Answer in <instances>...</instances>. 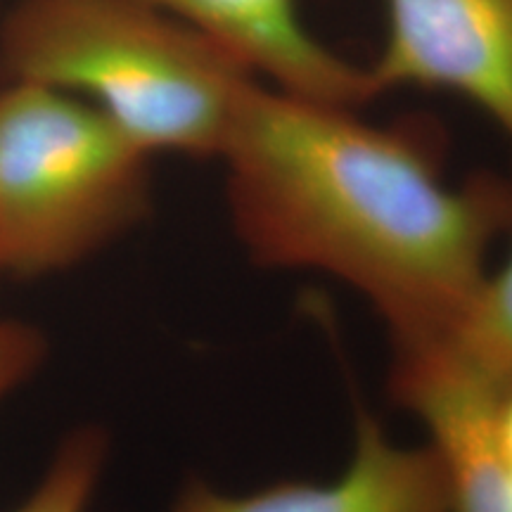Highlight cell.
<instances>
[{
	"instance_id": "1",
	"label": "cell",
	"mask_w": 512,
	"mask_h": 512,
	"mask_svg": "<svg viewBox=\"0 0 512 512\" xmlns=\"http://www.w3.org/2000/svg\"><path fill=\"white\" fill-rule=\"evenodd\" d=\"M221 162L235 233L256 264L335 275L380 313L394 349L446 339L512 226V181L451 183L422 124H368L259 79Z\"/></svg>"
},
{
	"instance_id": "2",
	"label": "cell",
	"mask_w": 512,
	"mask_h": 512,
	"mask_svg": "<svg viewBox=\"0 0 512 512\" xmlns=\"http://www.w3.org/2000/svg\"><path fill=\"white\" fill-rule=\"evenodd\" d=\"M0 69L88 102L150 157L221 159L254 81L147 0H17Z\"/></svg>"
},
{
	"instance_id": "3",
	"label": "cell",
	"mask_w": 512,
	"mask_h": 512,
	"mask_svg": "<svg viewBox=\"0 0 512 512\" xmlns=\"http://www.w3.org/2000/svg\"><path fill=\"white\" fill-rule=\"evenodd\" d=\"M150 155L105 114L36 83L0 88V275L81 264L150 211Z\"/></svg>"
},
{
	"instance_id": "4",
	"label": "cell",
	"mask_w": 512,
	"mask_h": 512,
	"mask_svg": "<svg viewBox=\"0 0 512 512\" xmlns=\"http://www.w3.org/2000/svg\"><path fill=\"white\" fill-rule=\"evenodd\" d=\"M387 38L370 64L380 93L434 88L470 100L512 147V0H384Z\"/></svg>"
},
{
	"instance_id": "5",
	"label": "cell",
	"mask_w": 512,
	"mask_h": 512,
	"mask_svg": "<svg viewBox=\"0 0 512 512\" xmlns=\"http://www.w3.org/2000/svg\"><path fill=\"white\" fill-rule=\"evenodd\" d=\"M451 486L432 444L399 446L370 413L358 415L354 458L328 484L275 482L226 494L190 479L171 512H448Z\"/></svg>"
},
{
	"instance_id": "6",
	"label": "cell",
	"mask_w": 512,
	"mask_h": 512,
	"mask_svg": "<svg viewBox=\"0 0 512 512\" xmlns=\"http://www.w3.org/2000/svg\"><path fill=\"white\" fill-rule=\"evenodd\" d=\"M214 43L254 79L297 98L358 110L380 95L368 67L306 29L297 0H147Z\"/></svg>"
},
{
	"instance_id": "7",
	"label": "cell",
	"mask_w": 512,
	"mask_h": 512,
	"mask_svg": "<svg viewBox=\"0 0 512 512\" xmlns=\"http://www.w3.org/2000/svg\"><path fill=\"white\" fill-rule=\"evenodd\" d=\"M392 394L418 415L444 458L451 486L448 512H512L494 430L496 387L434 342L394 349Z\"/></svg>"
},
{
	"instance_id": "8",
	"label": "cell",
	"mask_w": 512,
	"mask_h": 512,
	"mask_svg": "<svg viewBox=\"0 0 512 512\" xmlns=\"http://www.w3.org/2000/svg\"><path fill=\"white\" fill-rule=\"evenodd\" d=\"M508 233L512 238V226ZM441 344L498 392L512 384V242L503 266L484 275Z\"/></svg>"
},
{
	"instance_id": "9",
	"label": "cell",
	"mask_w": 512,
	"mask_h": 512,
	"mask_svg": "<svg viewBox=\"0 0 512 512\" xmlns=\"http://www.w3.org/2000/svg\"><path fill=\"white\" fill-rule=\"evenodd\" d=\"M105 458V434L95 427L76 430L57 448L36 489L10 512H88Z\"/></svg>"
},
{
	"instance_id": "10",
	"label": "cell",
	"mask_w": 512,
	"mask_h": 512,
	"mask_svg": "<svg viewBox=\"0 0 512 512\" xmlns=\"http://www.w3.org/2000/svg\"><path fill=\"white\" fill-rule=\"evenodd\" d=\"M43 351L46 344L36 328L0 318V401L36 373Z\"/></svg>"
},
{
	"instance_id": "11",
	"label": "cell",
	"mask_w": 512,
	"mask_h": 512,
	"mask_svg": "<svg viewBox=\"0 0 512 512\" xmlns=\"http://www.w3.org/2000/svg\"><path fill=\"white\" fill-rule=\"evenodd\" d=\"M494 430L496 441L501 448L503 456L512 458V384L501 389L496 399V411H494Z\"/></svg>"
},
{
	"instance_id": "12",
	"label": "cell",
	"mask_w": 512,
	"mask_h": 512,
	"mask_svg": "<svg viewBox=\"0 0 512 512\" xmlns=\"http://www.w3.org/2000/svg\"><path fill=\"white\" fill-rule=\"evenodd\" d=\"M503 467H505V486H508V496L512 503V458L503 456Z\"/></svg>"
}]
</instances>
